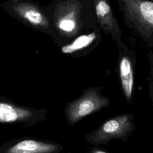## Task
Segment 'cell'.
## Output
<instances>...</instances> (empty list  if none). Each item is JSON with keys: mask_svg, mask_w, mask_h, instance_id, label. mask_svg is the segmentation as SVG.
Instances as JSON below:
<instances>
[{"mask_svg": "<svg viewBox=\"0 0 153 153\" xmlns=\"http://www.w3.org/2000/svg\"><path fill=\"white\" fill-rule=\"evenodd\" d=\"M125 17L143 36L153 33V2L147 0H118Z\"/></svg>", "mask_w": 153, "mask_h": 153, "instance_id": "1", "label": "cell"}, {"mask_svg": "<svg viewBox=\"0 0 153 153\" xmlns=\"http://www.w3.org/2000/svg\"><path fill=\"white\" fill-rule=\"evenodd\" d=\"M109 100L100 95L96 90L85 91L78 99L69 103L66 109L69 123L74 124L84 117L108 106Z\"/></svg>", "mask_w": 153, "mask_h": 153, "instance_id": "2", "label": "cell"}, {"mask_svg": "<svg viewBox=\"0 0 153 153\" xmlns=\"http://www.w3.org/2000/svg\"><path fill=\"white\" fill-rule=\"evenodd\" d=\"M133 128L132 116L124 114L114 117L105 122L90 134V142L105 143L114 138L124 139Z\"/></svg>", "mask_w": 153, "mask_h": 153, "instance_id": "3", "label": "cell"}, {"mask_svg": "<svg viewBox=\"0 0 153 153\" xmlns=\"http://www.w3.org/2000/svg\"><path fill=\"white\" fill-rule=\"evenodd\" d=\"M79 5L74 2H66L58 7L54 14V22L62 33L69 36L79 30Z\"/></svg>", "mask_w": 153, "mask_h": 153, "instance_id": "4", "label": "cell"}, {"mask_svg": "<svg viewBox=\"0 0 153 153\" xmlns=\"http://www.w3.org/2000/svg\"><path fill=\"white\" fill-rule=\"evenodd\" d=\"M95 12L102 29L115 37H120L121 30L114 15L109 0H93Z\"/></svg>", "mask_w": 153, "mask_h": 153, "instance_id": "5", "label": "cell"}, {"mask_svg": "<svg viewBox=\"0 0 153 153\" xmlns=\"http://www.w3.org/2000/svg\"><path fill=\"white\" fill-rule=\"evenodd\" d=\"M14 12L29 24L38 27L47 28L49 24L47 17L35 5L26 2L13 5Z\"/></svg>", "mask_w": 153, "mask_h": 153, "instance_id": "6", "label": "cell"}, {"mask_svg": "<svg viewBox=\"0 0 153 153\" xmlns=\"http://www.w3.org/2000/svg\"><path fill=\"white\" fill-rule=\"evenodd\" d=\"M57 149V146L54 144L27 139L11 146L5 153H53Z\"/></svg>", "mask_w": 153, "mask_h": 153, "instance_id": "7", "label": "cell"}, {"mask_svg": "<svg viewBox=\"0 0 153 153\" xmlns=\"http://www.w3.org/2000/svg\"><path fill=\"white\" fill-rule=\"evenodd\" d=\"M32 112L26 108L0 102V123H13L29 120Z\"/></svg>", "mask_w": 153, "mask_h": 153, "instance_id": "8", "label": "cell"}, {"mask_svg": "<svg viewBox=\"0 0 153 153\" xmlns=\"http://www.w3.org/2000/svg\"><path fill=\"white\" fill-rule=\"evenodd\" d=\"M120 75L123 90L126 97L131 98L133 87V71L130 59L126 56L121 57L120 62Z\"/></svg>", "mask_w": 153, "mask_h": 153, "instance_id": "9", "label": "cell"}, {"mask_svg": "<svg viewBox=\"0 0 153 153\" xmlns=\"http://www.w3.org/2000/svg\"><path fill=\"white\" fill-rule=\"evenodd\" d=\"M96 38V35L94 32L80 35L70 44L63 45L61 48V51L64 54L74 53L88 47L93 42Z\"/></svg>", "mask_w": 153, "mask_h": 153, "instance_id": "10", "label": "cell"}, {"mask_svg": "<svg viewBox=\"0 0 153 153\" xmlns=\"http://www.w3.org/2000/svg\"><path fill=\"white\" fill-rule=\"evenodd\" d=\"M94 153H106V152H104V151H102L97 150V151H96Z\"/></svg>", "mask_w": 153, "mask_h": 153, "instance_id": "11", "label": "cell"}]
</instances>
